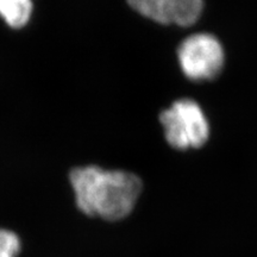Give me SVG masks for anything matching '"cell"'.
Masks as SVG:
<instances>
[{
    "instance_id": "6da1fadb",
    "label": "cell",
    "mask_w": 257,
    "mask_h": 257,
    "mask_svg": "<svg viewBox=\"0 0 257 257\" xmlns=\"http://www.w3.org/2000/svg\"><path fill=\"white\" fill-rule=\"evenodd\" d=\"M69 180L79 210L108 221L126 218L143 189L142 180L133 173L96 166L73 169Z\"/></svg>"
},
{
    "instance_id": "7a4b0ae2",
    "label": "cell",
    "mask_w": 257,
    "mask_h": 257,
    "mask_svg": "<svg viewBox=\"0 0 257 257\" xmlns=\"http://www.w3.org/2000/svg\"><path fill=\"white\" fill-rule=\"evenodd\" d=\"M167 142L179 150L200 148L210 137V125L204 112L191 99H180L160 114Z\"/></svg>"
},
{
    "instance_id": "3957f363",
    "label": "cell",
    "mask_w": 257,
    "mask_h": 257,
    "mask_svg": "<svg viewBox=\"0 0 257 257\" xmlns=\"http://www.w3.org/2000/svg\"><path fill=\"white\" fill-rule=\"evenodd\" d=\"M182 72L191 80L216 78L224 64V51L216 37L195 34L186 38L178 50Z\"/></svg>"
},
{
    "instance_id": "277c9868",
    "label": "cell",
    "mask_w": 257,
    "mask_h": 257,
    "mask_svg": "<svg viewBox=\"0 0 257 257\" xmlns=\"http://www.w3.org/2000/svg\"><path fill=\"white\" fill-rule=\"evenodd\" d=\"M128 5L144 17L160 24L193 25L200 17L204 0H127Z\"/></svg>"
},
{
    "instance_id": "5b68a950",
    "label": "cell",
    "mask_w": 257,
    "mask_h": 257,
    "mask_svg": "<svg viewBox=\"0 0 257 257\" xmlns=\"http://www.w3.org/2000/svg\"><path fill=\"white\" fill-rule=\"evenodd\" d=\"M32 9V0H0V17L14 29H21L29 23Z\"/></svg>"
},
{
    "instance_id": "8992f818",
    "label": "cell",
    "mask_w": 257,
    "mask_h": 257,
    "mask_svg": "<svg viewBox=\"0 0 257 257\" xmlns=\"http://www.w3.org/2000/svg\"><path fill=\"white\" fill-rule=\"evenodd\" d=\"M21 250V240L12 231L0 229V257H16Z\"/></svg>"
}]
</instances>
